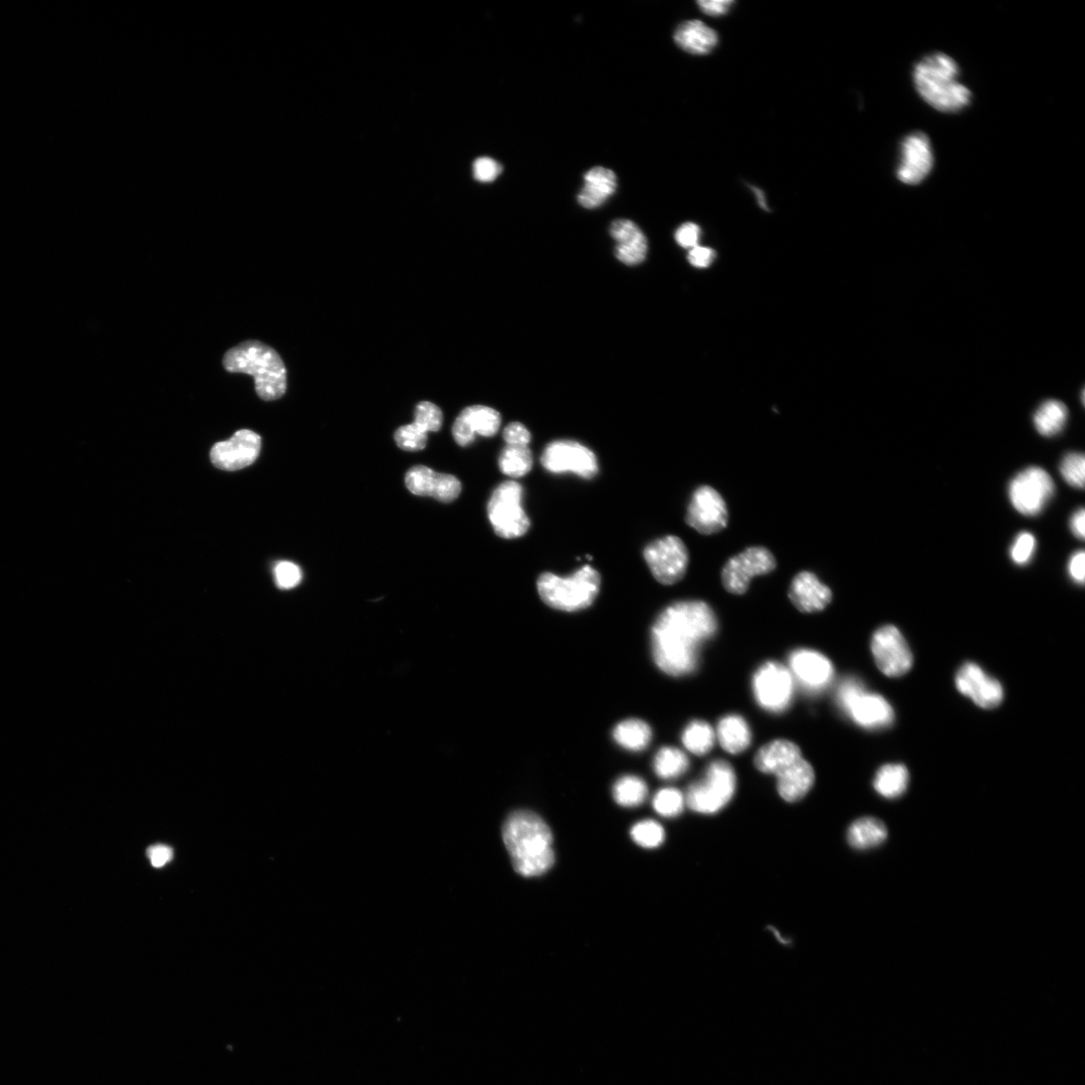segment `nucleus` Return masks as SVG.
Wrapping results in <instances>:
<instances>
[{
	"mask_svg": "<svg viewBox=\"0 0 1085 1085\" xmlns=\"http://www.w3.org/2000/svg\"><path fill=\"white\" fill-rule=\"evenodd\" d=\"M718 619L701 600L669 605L651 630V649L658 668L672 677H685L699 667L702 647L717 633Z\"/></svg>",
	"mask_w": 1085,
	"mask_h": 1085,
	"instance_id": "obj_1",
	"label": "nucleus"
},
{
	"mask_svg": "<svg viewBox=\"0 0 1085 1085\" xmlns=\"http://www.w3.org/2000/svg\"><path fill=\"white\" fill-rule=\"evenodd\" d=\"M503 840L514 870L525 878L546 874L555 862L553 834L547 823L531 811H516L508 817Z\"/></svg>",
	"mask_w": 1085,
	"mask_h": 1085,
	"instance_id": "obj_2",
	"label": "nucleus"
},
{
	"mask_svg": "<svg viewBox=\"0 0 1085 1085\" xmlns=\"http://www.w3.org/2000/svg\"><path fill=\"white\" fill-rule=\"evenodd\" d=\"M913 80L919 95L942 113H959L968 107L972 92L960 81L957 62L944 53H932L918 62Z\"/></svg>",
	"mask_w": 1085,
	"mask_h": 1085,
	"instance_id": "obj_3",
	"label": "nucleus"
},
{
	"mask_svg": "<svg viewBox=\"0 0 1085 1085\" xmlns=\"http://www.w3.org/2000/svg\"><path fill=\"white\" fill-rule=\"evenodd\" d=\"M224 366L231 373H246L254 377L258 395L266 401L284 396L287 390V369L276 350L250 340L230 349Z\"/></svg>",
	"mask_w": 1085,
	"mask_h": 1085,
	"instance_id": "obj_4",
	"label": "nucleus"
},
{
	"mask_svg": "<svg viewBox=\"0 0 1085 1085\" xmlns=\"http://www.w3.org/2000/svg\"><path fill=\"white\" fill-rule=\"evenodd\" d=\"M600 586V574L589 565L581 567L568 577L546 572L537 581V589L543 602L553 609L566 612L591 606L599 594Z\"/></svg>",
	"mask_w": 1085,
	"mask_h": 1085,
	"instance_id": "obj_5",
	"label": "nucleus"
},
{
	"mask_svg": "<svg viewBox=\"0 0 1085 1085\" xmlns=\"http://www.w3.org/2000/svg\"><path fill=\"white\" fill-rule=\"evenodd\" d=\"M836 704L854 724L866 730L888 728L895 720L890 703L881 695L868 693L863 683L855 677L845 678L839 684Z\"/></svg>",
	"mask_w": 1085,
	"mask_h": 1085,
	"instance_id": "obj_6",
	"label": "nucleus"
},
{
	"mask_svg": "<svg viewBox=\"0 0 1085 1085\" xmlns=\"http://www.w3.org/2000/svg\"><path fill=\"white\" fill-rule=\"evenodd\" d=\"M736 787L737 777L732 765L725 760H715L707 767L704 777L689 787L686 803L697 813L716 814L730 803Z\"/></svg>",
	"mask_w": 1085,
	"mask_h": 1085,
	"instance_id": "obj_7",
	"label": "nucleus"
},
{
	"mask_svg": "<svg viewBox=\"0 0 1085 1085\" xmlns=\"http://www.w3.org/2000/svg\"><path fill=\"white\" fill-rule=\"evenodd\" d=\"M523 496V487L515 481L501 484L492 494L488 516L499 537L516 539L529 531L531 522L523 508Z\"/></svg>",
	"mask_w": 1085,
	"mask_h": 1085,
	"instance_id": "obj_8",
	"label": "nucleus"
},
{
	"mask_svg": "<svg viewBox=\"0 0 1085 1085\" xmlns=\"http://www.w3.org/2000/svg\"><path fill=\"white\" fill-rule=\"evenodd\" d=\"M753 694L765 711L780 714L786 711L794 696L795 683L790 671L777 662L763 664L752 681Z\"/></svg>",
	"mask_w": 1085,
	"mask_h": 1085,
	"instance_id": "obj_9",
	"label": "nucleus"
},
{
	"mask_svg": "<svg viewBox=\"0 0 1085 1085\" xmlns=\"http://www.w3.org/2000/svg\"><path fill=\"white\" fill-rule=\"evenodd\" d=\"M643 557L651 574L663 585H674L686 575L690 556L685 543L676 536H667L648 544Z\"/></svg>",
	"mask_w": 1085,
	"mask_h": 1085,
	"instance_id": "obj_10",
	"label": "nucleus"
},
{
	"mask_svg": "<svg viewBox=\"0 0 1085 1085\" xmlns=\"http://www.w3.org/2000/svg\"><path fill=\"white\" fill-rule=\"evenodd\" d=\"M541 464L549 473H572L584 480L595 478L599 471L595 454L587 447L571 440L550 443L542 454Z\"/></svg>",
	"mask_w": 1085,
	"mask_h": 1085,
	"instance_id": "obj_11",
	"label": "nucleus"
},
{
	"mask_svg": "<svg viewBox=\"0 0 1085 1085\" xmlns=\"http://www.w3.org/2000/svg\"><path fill=\"white\" fill-rule=\"evenodd\" d=\"M775 556L765 547H751L730 558L722 570V583L731 594L743 595L753 578L772 573Z\"/></svg>",
	"mask_w": 1085,
	"mask_h": 1085,
	"instance_id": "obj_12",
	"label": "nucleus"
},
{
	"mask_svg": "<svg viewBox=\"0 0 1085 1085\" xmlns=\"http://www.w3.org/2000/svg\"><path fill=\"white\" fill-rule=\"evenodd\" d=\"M871 647L875 662L884 675L898 678L912 669V650L896 626L879 628L873 635Z\"/></svg>",
	"mask_w": 1085,
	"mask_h": 1085,
	"instance_id": "obj_13",
	"label": "nucleus"
},
{
	"mask_svg": "<svg viewBox=\"0 0 1085 1085\" xmlns=\"http://www.w3.org/2000/svg\"><path fill=\"white\" fill-rule=\"evenodd\" d=\"M1055 491L1054 482L1041 468L1032 467L1019 473L1010 483L1009 498L1021 514L1035 516L1050 501Z\"/></svg>",
	"mask_w": 1085,
	"mask_h": 1085,
	"instance_id": "obj_14",
	"label": "nucleus"
},
{
	"mask_svg": "<svg viewBox=\"0 0 1085 1085\" xmlns=\"http://www.w3.org/2000/svg\"><path fill=\"white\" fill-rule=\"evenodd\" d=\"M794 683L809 695L823 693L834 679L832 663L816 650L798 648L788 659Z\"/></svg>",
	"mask_w": 1085,
	"mask_h": 1085,
	"instance_id": "obj_15",
	"label": "nucleus"
},
{
	"mask_svg": "<svg viewBox=\"0 0 1085 1085\" xmlns=\"http://www.w3.org/2000/svg\"><path fill=\"white\" fill-rule=\"evenodd\" d=\"M686 522L702 535L723 531L729 523V511L724 498L710 486L698 488L688 506Z\"/></svg>",
	"mask_w": 1085,
	"mask_h": 1085,
	"instance_id": "obj_16",
	"label": "nucleus"
},
{
	"mask_svg": "<svg viewBox=\"0 0 1085 1085\" xmlns=\"http://www.w3.org/2000/svg\"><path fill=\"white\" fill-rule=\"evenodd\" d=\"M262 439L250 429H242L227 442L217 443L210 452L212 464L220 470L236 472L253 465L260 456Z\"/></svg>",
	"mask_w": 1085,
	"mask_h": 1085,
	"instance_id": "obj_17",
	"label": "nucleus"
},
{
	"mask_svg": "<svg viewBox=\"0 0 1085 1085\" xmlns=\"http://www.w3.org/2000/svg\"><path fill=\"white\" fill-rule=\"evenodd\" d=\"M934 153L931 140L921 131L909 134L901 145L898 179L907 185L921 184L932 172Z\"/></svg>",
	"mask_w": 1085,
	"mask_h": 1085,
	"instance_id": "obj_18",
	"label": "nucleus"
},
{
	"mask_svg": "<svg viewBox=\"0 0 1085 1085\" xmlns=\"http://www.w3.org/2000/svg\"><path fill=\"white\" fill-rule=\"evenodd\" d=\"M956 687L962 695L983 709L996 708L1004 699L1001 684L973 663L965 664L958 671Z\"/></svg>",
	"mask_w": 1085,
	"mask_h": 1085,
	"instance_id": "obj_19",
	"label": "nucleus"
},
{
	"mask_svg": "<svg viewBox=\"0 0 1085 1085\" xmlns=\"http://www.w3.org/2000/svg\"><path fill=\"white\" fill-rule=\"evenodd\" d=\"M405 485L413 495L431 497L443 503L455 501L462 492L459 479L452 475L439 474L423 466L413 467L407 472Z\"/></svg>",
	"mask_w": 1085,
	"mask_h": 1085,
	"instance_id": "obj_20",
	"label": "nucleus"
},
{
	"mask_svg": "<svg viewBox=\"0 0 1085 1085\" xmlns=\"http://www.w3.org/2000/svg\"><path fill=\"white\" fill-rule=\"evenodd\" d=\"M501 422V414L496 409L473 405L465 408L456 419L453 436L456 443L465 448L473 444L477 434L485 438L495 437Z\"/></svg>",
	"mask_w": 1085,
	"mask_h": 1085,
	"instance_id": "obj_21",
	"label": "nucleus"
},
{
	"mask_svg": "<svg viewBox=\"0 0 1085 1085\" xmlns=\"http://www.w3.org/2000/svg\"><path fill=\"white\" fill-rule=\"evenodd\" d=\"M788 596L799 611L815 613L824 610L831 603L833 594L814 573L803 571L793 578Z\"/></svg>",
	"mask_w": 1085,
	"mask_h": 1085,
	"instance_id": "obj_22",
	"label": "nucleus"
},
{
	"mask_svg": "<svg viewBox=\"0 0 1085 1085\" xmlns=\"http://www.w3.org/2000/svg\"><path fill=\"white\" fill-rule=\"evenodd\" d=\"M610 235L616 241V258L627 266L641 264L647 254V240L641 230L631 221H615Z\"/></svg>",
	"mask_w": 1085,
	"mask_h": 1085,
	"instance_id": "obj_23",
	"label": "nucleus"
},
{
	"mask_svg": "<svg viewBox=\"0 0 1085 1085\" xmlns=\"http://www.w3.org/2000/svg\"><path fill=\"white\" fill-rule=\"evenodd\" d=\"M776 777L777 790L780 796L791 803L803 799L811 790L815 781L812 766L803 758L780 772Z\"/></svg>",
	"mask_w": 1085,
	"mask_h": 1085,
	"instance_id": "obj_24",
	"label": "nucleus"
},
{
	"mask_svg": "<svg viewBox=\"0 0 1085 1085\" xmlns=\"http://www.w3.org/2000/svg\"><path fill=\"white\" fill-rule=\"evenodd\" d=\"M801 758V750L795 743L775 740L757 752L754 763L762 773L776 776Z\"/></svg>",
	"mask_w": 1085,
	"mask_h": 1085,
	"instance_id": "obj_25",
	"label": "nucleus"
},
{
	"mask_svg": "<svg viewBox=\"0 0 1085 1085\" xmlns=\"http://www.w3.org/2000/svg\"><path fill=\"white\" fill-rule=\"evenodd\" d=\"M584 186L578 195L579 203L588 209L601 206L617 188L615 173L604 167H594L584 176Z\"/></svg>",
	"mask_w": 1085,
	"mask_h": 1085,
	"instance_id": "obj_26",
	"label": "nucleus"
},
{
	"mask_svg": "<svg viewBox=\"0 0 1085 1085\" xmlns=\"http://www.w3.org/2000/svg\"><path fill=\"white\" fill-rule=\"evenodd\" d=\"M676 44L693 55H707L718 45V34L703 22L683 23L675 33Z\"/></svg>",
	"mask_w": 1085,
	"mask_h": 1085,
	"instance_id": "obj_27",
	"label": "nucleus"
},
{
	"mask_svg": "<svg viewBox=\"0 0 1085 1085\" xmlns=\"http://www.w3.org/2000/svg\"><path fill=\"white\" fill-rule=\"evenodd\" d=\"M716 737L722 748L733 755L746 751L752 742L751 729L739 715H728L718 724Z\"/></svg>",
	"mask_w": 1085,
	"mask_h": 1085,
	"instance_id": "obj_28",
	"label": "nucleus"
},
{
	"mask_svg": "<svg viewBox=\"0 0 1085 1085\" xmlns=\"http://www.w3.org/2000/svg\"><path fill=\"white\" fill-rule=\"evenodd\" d=\"M888 838L886 824L874 817H863L854 821L848 831L847 840L855 849L865 850L880 846Z\"/></svg>",
	"mask_w": 1085,
	"mask_h": 1085,
	"instance_id": "obj_29",
	"label": "nucleus"
},
{
	"mask_svg": "<svg viewBox=\"0 0 1085 1085\" xmlns=\"http://www.w3.org/2000/svg\"><path fill=\"white\" fill-rule=\"evenodd\" d=\"M615 742L622 748L639 752L646 749L653 738L650 727L638 719H628L616 725L613 730Z\"/></svg>",
	"mask_w": 1085,
	"mask_h": 1085,
	"instance_id": "obj_30",
	"label": "nucleus"
},
{
	"mask_svg": "<svg viewBox=\"0 0 1085 1085\" xmlns=\"http://www.w3.org/2000/svg\"><path fill=\"white\" fill-rule=\"evenodd\" d=\"M909 781V771L904 765L889 764L878 771L874 787L883 797L895 799L901 797L907 791Z\"/></svg>",
	"mask_w": 1085,
	"mask_h": 1085,
	"instance_id": "obj_31",
	"label": "nucleus"
},
{
	"mask_svg": "<svg viewBox=\"0 0 1085 1085\" xmlns=\"http://www.w3.org/2000/svg\"><path fill=\"white\" fill-rule=\"evenodd\" d=\"M1068 417L1066 406L1057 400L1045 401L1034 414V425L1044 437H1054L1064 427Z\"/></svg>",
	"mask_w": 1085,
	"mask_h": 1085,
	"instance_id": "obj_32",
	"label": "nucleus"
},
{
	"mask_svg": "<svg viewBox=\"0 0 1085 1085\" xmlns=\"http://www.w3.org/2000/svg\"><path fill=\"white\" fill-rule=\"evenodd\" d=\"M716 740V732L712 726L701 720L691 722L682 736L683 745L696 756L709 754L713 750Z\"/></svg>",
	"mask_w": 1085,
	"mask_h": 1085,
	"instance_id": "obj_33",
	"label": "nucleus"
},
{
	"mask_svg": "<svg viewBox=\"0 0 1085 1085\" xmlns=\"http://www.w3.org/2000/svg\"><path fill=\"white\" fill-rule=\"evenodd\" d=\"M690 760L680 749L663 747L654 759L656 774L665 780L678 779L688 772Z\"/></svg>",
	"mask_w": 1085,
	"mask_h": 1085,
	"instance_id": "obj_34",
	"label": "nucleus"
},
{
	"mask_svg": "<svg viewBox=\"0 0 1085 1085\" xmlns=\"http://www.w3.org/2000/svg\"><path fill=\"white\" fill-rule=\"evenodd\" d=\"M501 472L511 478H522L533 468V455L529 446L507 445L499 458Z\"/></svg>",
	"mask_w": 1085,
	"mask_h": 1085,
	"instance_id": "obj_35",
	"label": "nucleus"
},
{
	"mask_svg": "<svg viewBox=\"0 0 1085 1085\" xmlns=\"http://www.w3.org/2000/svg\"><path fill=\"white\" fill-rule=\"evenodd\" d=\"M616 803L626 808L641 805L648 794V788L644 780L634 775H626L619 778L612 789Z\"/></svg>",
	"mask_w": 1085,
	"mask_h": 1085,
	"instance_id": "obj_36",
	"label": "nucleus"
},
{
	"mask_svg": "<svg viewBox=\"0 0 1085 1085\" xmlns=\"http://www.w3.org/2000/svg\"><path fill=\"white\" fill-rule=\"evenodd\" d=\"M630 835L637 845L646 849L658 848L666 839L664 827L650 819L637 822L631 828Z\"/></svg>",
	"mask_w": 1085,
	"mask_h": 1085,
	"instance_id": "obj_37",
	"label": "nucleus"
},
{
	"mask_svg": "<svg viewBox=\"0 0 1085 1085\" xmlns=\"http://www.w3.org/2000/svg\"><path fill=\"white\" fill-rule=\"evenodd\" d=\"M685 804L686 797L676 788L660 790L653 801L657 813L666 818H675L682 814Z\"/></svg>",
	"mask_w": 1085,
	"mask_h": 1085,
	"instance_id": "obj_38",
	"label": "nucleus"
},
{
	"mask_svg": "<svg viewBox=\"0 0 1085 1085\" xmlns=\"http://www.w3.org/2000/svg\"><path fill=\"white\" fill-rule=\"evenodd\" d=\"M427 431L415 422L399 427L394 439L397 446L406 452H418L426 447Z\"/></svg>",
	"mask_w": 1085,
	"mask_h": 1085,
	"instance_id": "obj_39",
	"label": "nucleus"
},
{
	"mask_svg": "<svg viewBox=\"0 0 1085 1085\" xmlns=\"http://www.w3.org/2000/svg\"><path fill=\"white\" fill-rule=\"evenodd\" d=\"M1060 473L1068 485L1083 489L1085 478L1084 456L1077 453L1065 456L1060 465Z\"/></svg>",
	"mask_w": 1085,
	"mask_h": 1085,
	"instance_id": "obj_40",
	"label": "nucleus"
},
{
	"mask_svg": "<svg viewBox=\"0 0 1085 1085\" xmlns=\"http://www.w3.org/2000/svg\"><path fill=\"white\" fill-rule=\"evenodd\" d=\"M413 422L423 427L427 432L439 431L443 425V411L432 402L422 401L415 408Z\"/></svg>",
	"mask_w": 1085,
	"mask_h": 1085,
	"instance_id": "obj_41",
	"label": "nucleus"
},
{
	"mask_svg": "<svg viewBox=\"0 0 1085 1085\" xmlns=\"http://www.w3.org/2000/svg\"><path fill=\"white\" fill-rule=\"evenodd\" d=\"M276 582L281 589H292L302 581L300 567L292 562H280L275 568Z\"/></svg>",
	"mask_w": 1085,
	"mask_h": 1085,
	"instance_id": "obj_42",
	"label": "nucleus"
},
{
	"mask_svg": "<svg viewBox=\"0 0 1085 1085\" xmlns=\"http://www.w3.org/2000/svg\"><path fill=\"white\" fill-rule=\"evenodd\" d=\"M1036 541L1031 533H1021L1015 540L1010 555L1014 563L1024 565L1030 561L1035 551Z\"/></svg>",
	"mask_w": 1085,
	"mask_h": 1085,
	"instance_id": "obj_43",
	"label": "nucleus"
},
{
	"mask_svg": "<svg viewBox=\"0 0 1085 1085\" xmlns=\"http://www.w3.org/2000/svg\"><path fill=\"white\" fill-rule=\"evenodd\" d=\"M502 172V166L492 158L482 157L476 160L474 164L475 178L481 182H492Z\"/></svg>",
	"mask_w": 1085,
	"mask_h": 1085,
	"instance_id": "obj_44",
	"label": "nucleus"
},
{
	"mask_svg": "<svg viewBox=\"0 0 1085 1085\" xmlns=\"http://www.w3.org/2000/svg\"><path fill=\"white\" fill-rule=\"evenodd\" d=\"M503 438L507 445L529 446L531 433L525 425L519 422L510 423L503 432Z\"/></svg>",
	"mask_w": 1085,
	"mask_h": 1085,
	"instance_id": "obj_45",
	"label": "nucleus"
},
{
	"mask_svg": "<svg viewBox=\"0 0 1085 1085\" xmlns=\"http://www.w3.org/2000/svg\"><path fill=\"white\" fill-rule=\"evenodd\" d=\"M701 229L693 223L680 227L676 233L677 243L684 249H694L699 246Z\"/></svg>",
	"mask_w": 1085,
	"mask_h": 1085,
	"instance_id": "obj_46",
	"label": "nucleus"
},
{
	"mask_svg": "<svg viewBox=\"0 0 1085 1085\" xmlns=\"http://www.w3.org/2000/svg\"><path fill=\"white\" fill-rule=\"evenodd\" d=\"M688 259L692 266L699 269H706L714 263L716 253L710 248L698 246L690 250Z\"/></svg>",
	"mask_w": 1085,
	"mask_h": 1085,
	"instance_id": "obj_47",
	"label": "nucleus"
},
{
	"mask_svg": "<svg viewBox=\"0 0 1085 1085\" xmlns=\"http://www.w3.org/2000/svg\"><path fill=\"white\" fill-rule=\"evenodd\" d=\"M733 4L734 2H730V0H701V2H698L700 9L711 17L726 15Z\"/></svg>",
	"mask_w": 1085,
	"mask_h": 1085,
	"instance_id": "obj_48",
	"label": "nucleus"
},
{
	"mask_svg": "<svg viewBox=\"0 0 1085 1085\" xmlns=\"http://www.w3.org/2000/svg\"><path fill=\"white\" fill-rule=\"evenodd\" d=\"M147 855L151 864L156 868H160L172 859L173 851L167 845L156 844L148 848Z\"/></svg>",
	"mask_w": 1085,
	"mask_h": 1085,
	"instance_id": "obj_49",
	"label": "nucleus"
},
{
	"mask_svg": "<svg viewBox=\"0 0 1085 1085\" xmlns=\"http://www.w3.org/2000/svg\"><path fill=\"white\" fill-rule=\"evenodd\" d=\"M1085 554L1083 551L1074 553L1068 563V572L1076 583L1083 584L1085 578Z\"/></svg>",
	"mask_w": 1085,
	"mask_h": 1085,
	"instance_id": "obj_50",
	"label": "nucleus"
},
{
	"mask_svg": "<svg viewBox=\"0 0 1085 1085\" xmlns=\"http://www.w3.org/2000/svg\"><path fill=\"white\" fill-rule=\"evenodd\" d=\"M1070 528L1072 533L1080 540L1085 536V512L1084 509L1078 510L1070 520Z\"/></svg>",
	"mask_w": 1085,
	"mask_h": 1085,
	"instance_id": "obj_51",
	"label": "nucleus"
},
{
	"mask_svg": "<svg viewBox=\"0 0 1085 1085\" xmlns=\"http://www.w3.org/2000/svg\"><path fill=\"white\" fill-rule=\"evenodd\" d=\"M752 189L755 192L761 207L764 208L765 210H767L768 206L766 204V200H765L763 191H761L759 188H755V187H753Z\"/></svg>",
	"mask_w": 1085,
	"mask_h": 1085,
	"instance_id": "obj_52",
	"label": "nucleus"
},
{
	"mask_svg": "<svg viewBox=\"0 0 1085 1085\" xmlns=\"http://www.w3.org/2000/svg\"><path fill=\"white\" fill-rule=\"evenodd\" d=\"M771 931L774 932V935L777 937L779 942H781L782 944H788L789 943L785 939H783L782 936L779 935V933L775 929L772 928Z\"/></svg>",
	"mask_w": 1085,
	"mask_h": 1085,
	"instance_id": "obj_53",
	"label": "nucleus"
}]
</instances>
